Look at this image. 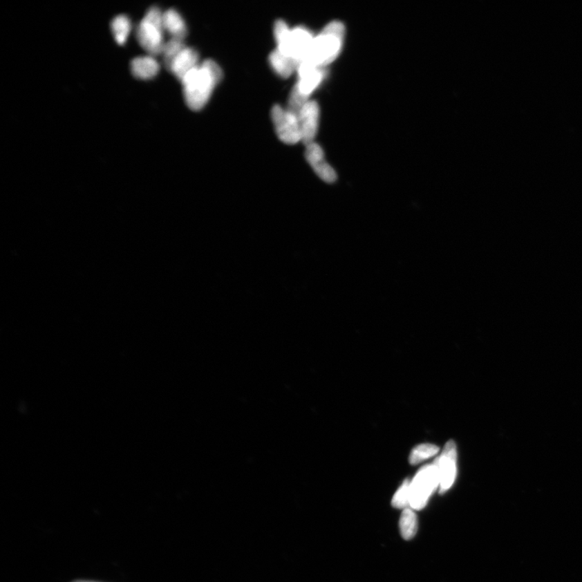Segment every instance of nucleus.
<instances>
[{"instance_id":"1","label":"nucleus","mask_w":582,"mask_h":582,"mask_svg":"<svg viewBox=\"0 0 582 582\" xmlns=\"http://www.w3.org/2000/svg\"><path fill=\"white\" fill-rule=\"evenodd\" d=\"M223 76L220 66L212 59L204 61L185 76L181 84L185 103L191 111H199L206 106Z\"/></svg>"},{"instance_id":"2","label":"nucleus","mask_w":582,"mask_h":582,"mask_svg":"<svg viewBox=\"0 0 582 582\" xmlns=\"http://www.w3.org/2000/svg\"><path fill=\"white\" fill-rule=\"evenodd\" d=\"M345 32V26L341 22L334 21L328 24L317 36H315L311 49L301 63L314 68H326L340 55Z\"/></svg>"},{"instance_id":"3","label":"nucleus","mask_w":582,"mask_h":582,"mask_svg":"<svg viewBox=\"0 0 582 582\" xmlns=\"http://www.w3.org/2000/svg\"><path fill=\"white\" fill-rule=\"evenodd\" d=\"M163 15L158 7H151L136 28L138 43L151 56L162 55L163 52Z\"/></svg>"},{"instance_id":"4","label":"nucleus","mask_w":582,"mask_h":582,"mask_svg":"<svg viewBox=\"0 0 582 582\" xmlns=\"http://www.w3.org/2000/svg\"><path fill=\"white\" fill-rule=\"evenodd\" d=\"M438 486H440V476L435 462L422 467L410 483V508L422 509Z\"/></svg>"},{"instance_id":"5","label":"nucleus","mask_w":582,"mask_h":582,"mask_svg":"<svg viewBox=\"0 0 582 582\" xmlns=\"http://www.w3.org/2000/svg\"><path fill=\"white\" fill-rule=\"evenodd\" d=\"M271 117L276 135L281 142L294 145L302 141L297 115L290 112L288 109L274 106L272 109Z\"/></svg>"},{"instance_id":"6","label":"nucleus","mask_w":582,"mask_h":582,"mask_svg":"<svg viewBox=\"0 0 582 582\" xmlns=\"http://www.w3.org/2000/svg\"><path fill=\"white\" fill-rule=\"evenodd\" d=\"M435 464L440 476V492L445 493L454 484L456 476V446L454 442H447Z\"/></svg>"},{"instance_id":"7","label":"nucleus","mask_w":582,"mask_h":582,"mask_svg":"<svg viewBox=\"0 0 582 582\" xmlns=\"http://www.w3.org/2000/svg\"><path fill=\"white\" fill-rule=\"evenodd\" d=\"M321 111L317 102L309 101L298 114L301 142L308 146L315 142L317 135Z\"/></svg>"},{"instance_id":"8","label":"nucleus","mask_w":582,"mask_h":582,"mask_svg":"<svg viewBox=\"0 0 582 582\" xmlns=\"http://www.w3.org/2000/svg\"><path fill=\"white\" fill-rule=\"evenodd\" d=\"M306 147L305 157L315 173L324 182L328 184L335 182L337 179L336 171L326 161L322 147L317 142H312Z\"/></svg>"},{"instance_id":"9","label":"nucleus","mask_w":582,"mask_h":582,"mask_svg":"<svg viewBox=\"0 0 582 582\" xmlns=\"http://www.w3.org/2000/svg\"><path fill=\"white\" fill-rule=\"evenodd\" d=\"M297 73L299 80L294 87L308 99L321 84L326 73V68H314L303 63L299 64Z\"/></svg>"},{"instance_id":"10","label":"nucleus","mask_w":582,"mask_h":582,"mask_svg":"<svg viewBox=\"0 0 582 582\" xmlns=\"http://www.w3.org/2000/svg\"><path fill=\"white\" fill-rule=\"evenodd\" d=\"M315 36L305 27H297L291 30L289 55L290 58L301 63L306 58L312 45Z\"/></svg>"},{"instance_id":"11","label":"nucleus","mask_w":582,"mask_h":582,"mask_svg":"<svg viewBox=\"0 0 582 582\" xmlns=\"http://www.w3.org/2000/svg\"><path fill=\"white\" fill-rule=\"evenodd\" d=\"M199 61L198 52L193 48L185 47L180 53L176 56L169 71L178 78L180 82L190 71L197 68Z\"/></svg>"},{"instance_id":"12","label":"nucleus","mask_w":582,"mask_h":582,"mask_svg":"<svg viewBox=\"0 0 582 582\" xmlns=\"http://www.w3.org/2000/svg\"><path fill=\"white\" fill-rule=\"evenodd\" d=\"M131 70L136 79H151L159 73L160 64L153 56H140L131 61Z\"/></svg>"},{"instance_id":"13","label":"nucleus","mask_w":582,"mask_h":582,"mask_svg":"<svg viewBox=\"0 0 582 582\" xmlns=\"http://www.w3.org/2000/svg\"><path fill=\"white\" fill-rule=\"evenodd\" d=\"M270 64L274 73L281 78H289L294 71H297L299 63L290 57L275 50L269 57Z\"/></svg>"},{"instance_id":"14","label":"nucleus","mask_w":582,"mask_h":582,"mask_svg":"<svg viewBox=\"0 0 582 582\" xmlns=\"http://www.w3.org/2000/svg\"><path fill=\"white\" fill-rule=\"evenodd\" d=\"M165 30L168 31L173 38L183 40L187 35V27L182 17L174 9H169L163 15Z\"/></svg>"},{"instance_id":"15","label":"nucleus","mask_w":582,"mask_h":582,"mask_svg":"<svg viewBox=\"0 0 582 582\" xmlns=\"http://www.w3.org/2000/svg\"><path fill=\"white\" fill-rule=\"evenodd\" d=\"M417 518L414 510L411 508L404 509L402 517H400V533L405 540H411L417 532Z\"/></svg>"},{"instance_id":"16","label":"nucleus","mask_w":582,"mask_h":582,"mask_svg":"<svg viewBox=\"0 0 582 582\" xmlns=\"http://www.w3.org/2000/svg\"><path fill=\"white\" fill-rule=\"evenodd\" d=\"M274 33L276 43V50L281 53L289 55V44L291 30L283 20H278L274 24Z\"/></svg>"},{"instance_id":"17","label":"nucleus","mask_w":582,"mask_h":582,"mask_svg":"<svg viewBox=\"0 0 582 582\" xmlns=\"http://www.w3.org/2000/svg\"><path fill=\"white\" fill-rule=\"evenodd\" d=\"M131 30V20L125 15H119L111 22V30L118 45L125 44Z\"/></svg>"},{"instance_id":"18","label":"nucleus","mask_w":582,"mask_h":582,"mask_svg":"<svg viewBox=\"0 0 582 582\" xmlns=\"http://www.w3.org/2000/svg\"><path fill=\"white\" fill-rule=\"evenodd\" d=\"M185 47L183 40L171 38L168 42H165L162 55L164 56L166 68L169 70L170 66L176 58L180 51Z\"/></svg>"},{"instance_id":"19","label":"nucleus","mask_w":582,"mask_h":582,"mask_svg":"<svg viewBox=\"0 0 582 582\" xmlns=\"http://www.w3.org/2000/svg\"><path fill=\"white\" fill-rule=\"evenodd\" d=\"M440 451L438 447L431 444H423L415 448L409 457V461L411 464H418L424 460L429 459L433 456H435Z\"/></svg>"},{"instance_id":"20","label":"nucleus","mask_w":582,"mask_h":582,"mask_svg":"<svg viewBox=\"0 0 582 582\" xmlns=\"http://www.w3.org/2000/svg\"><path fill=\"white\" fill-rule=\"evenodd\" d=\"M393 505L397 509L410 508V482L405 480L393 499Z\"/></svg>"},{"instance_id":"21","label":"nucleus","mask_w":582,"mask_h":582,"mask_svg":"<svg viewBox=\"0 0 582 582\" xmlns=\"http://www.w3.org/2000/svg\"><path fill=\"white\" fill-rule=\"evenodd\" d=\"M73 582H97V581L78 580V581H75Z\"/></svg>"}]
</instances>
